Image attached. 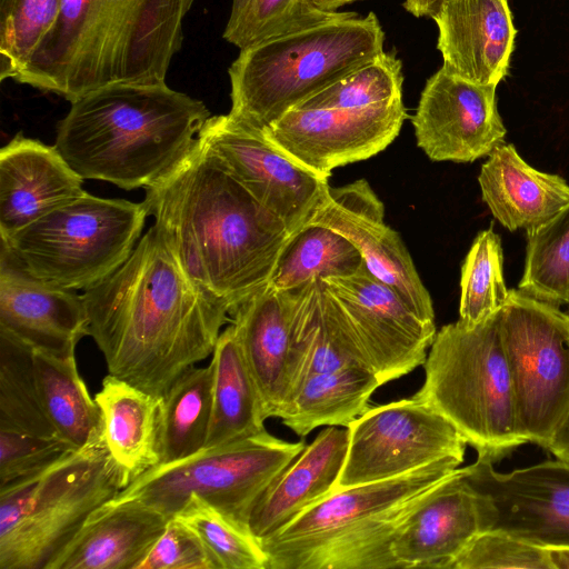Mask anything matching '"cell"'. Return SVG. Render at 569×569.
Returning <instances> with one entry per match:
<instances>
[{
  "label": "cell",
  "mask_w": 569,
  "mask_h": 569,
  "mask_svg": "<svg viewBox=\"0 0 569 569\" xmlns=\"http://www.w3.org/2000/svg\"><path fill=\"white\" fill-rule=\"evenodd\" d=\"M493 84L441 67L426 82L412 117L417 144L432 161L473 162L506 143Z\"/></svg>",
  "instance_id": "cell-17"
},
{
  "label": "cell",
  "mask_w": 569,
  "mask_h": 569,
  "mask_svg": "<svg viewBox=\"0 0 569 569\" xmlns=\"http://www.w3.org/2000/svg\"><path fill=\"white\" fill-rule=\"evenodd\" d=\"M499 312L475 328L459 321L443 326L427 355L425 383L417 392L479 458L493 462L527 442L518 428Z\"/></svg>",
  "instance_id": "cell-8"
},
{
  "label": "cell",
  "mask_w": 569,
  "mask_h": 569,
  "mask_svg": "<svg viewBox=\"0 0 569 569\" xmlns=\"http://www.w3.org/2000/svg\"><path fill=\"white\" fill-rule=\"evenodd\" d=\"M131 481L102 435L42 471L0 487V569H47L90 515Z\"/></svg>",
  "instance_id": "cell-7"
},
{
  "label": "cell",
  "mask_w": 569,
  "mask_h": 569,
  "mask_svg": "<svg viewBox=\"0 0 569 569\" xmlns=\"http://www.w3.org/2000/svg\"><path fill=\"white\" fill-rule=\"evenodd\" d=\"M527 246L518 289L560 307L569 303V203L547 223L526 231Z\"/></svg>",
  "instance_id": "cell-35"
},
{
  "label": "cell",
  "mask_w": 569,
  "mask_h": 569,
  "mask_svg": "<svg viewBox=\"0 0 569 569\" xmlns=\"http://www.w3.org/2000/svg\"><path fill=\"white\" fill-rule=\"evenodd\" d=\"M33 361L41 405L57 436L74 449L101 438V412L79 375L74 356L33 350Z\"/></svg>",
  "instance_id": "cell-31"
},
{
  "label": "cell",
  "mask_w": 569,
  "mask_h": 569,
  "mask_svg": "<svg viewBox=\"0 0 569 569\" xmlns=\"http://www.w3.org/2000/svg\"><path fill=\"white\" fill-rule=\"evenodd\" d=\"M137 569H216V566L196 531L174 516Z\"/></svg>",
  "instance_id": "cell-43"
},
{
  "label": "cell",
  "mask_w": 569,
  "mask_h": 569,
  "mask_svg": "<svg viewBox=\"0 0 569 569\" xmlns=\"http://www.w3.org/2000/svg\"><path fill=\"white\" fill-rule=\"evenodd\" d=\"M142 203L184 273L230 313L269 283L292 234L198 140Z\"/></svg>",
  "instance_id": "cell-2"
},
{
  "label": "cell",
  "mask_w": 569,
  "mask_h": 569,
  "mask_svg": "<svg viewBox=\"0 0 569 569\" xmlns=\"http://www.w3.org/2000/svg\"><path fill=\"white\" fill-rule=\"evenodd\" d=\"M569 305V303H568Z\"/></svg>",
  "instance_id": "cell-48"
},
{
  "label": "cell",
  "mask_w": 569,
  "mask_h": 569,
  "mask_svg": "<svg viewBox=\"0 0 569 569\" xmlns=\"http://www.w3.org/2000/svg\"><path fill=\"white\" fill-rule=\"evenodd\" d=\"M508 295L501 239L492 228L482 230L461 266L458 321L466 328L486 322L502 309Z\"/></svg>",
  "instance_id": "cell-36"
},
{
  "label": "cell",
  "mask_w": 569,
  "mask_h": 569,
  "mask_svg": "<svg viewBox=\"0 0 569 569\" xmlns=\"http://www.w3.org/2000/svg\"><path fill=\"white\" fill-rule=\"evenodd\" d=\"M362 263L361 253L346 237L326 226L307 223L291 234L269 284L292 290L316 279L353 274Z\"/></svg>",
  "instance_id": "cell-33"
},
{
  "label": "cell",
  "mask_w": 569,
  "mask_h": 569,
  "mask_svg": "<svg viewBox=\"0 0 569 569\" xmlns=\"http://www.w3.org/2000/svg\"><path fill=\"white\" fill-rule=\"evenodd\" d=\"M481 531H501L541 548H569V462L547 460L510 472L477 458L465 467Z\"/></svg>",
  "instance_id": "cell-14"
},
{
  "label": "cell",
  "mask_w": 569,
  "mask_h": 569,
  "mask_svg": "<svg viewBox=\"0 0 569 569\" xmlns=\"http://www.w3.org/2000/svg\"><path fill=\"white\" fill-rule=\"evenodd\" d=\"M0 429L58 437L39 396L33 350L0 330Z\"/></svg>",
  "instance_id": "cell-34"
},
{
  "label": "cell",
  "mask_w": 569,
  "mask_h": 569,
  "mask_svg": "<svg viewBox=\"0 0 569 569\" xmlns=\"http://www.w3.org/2000/svg\"><path fill=\"white\" fill-rule=\"evenodd\" d=\"M347 428L348 451L335 489L387 480L445 458L463 461L468 445L417 393L370 407Z\"/></svg>",
  "instance_id": "cell-12"
},
{
  "label": "cell",
  "mask_w": 569,
  "mask_h": 569,
  "mask_svg": "<svg viewBox=\"0 0 569 569\" xmlns=\"http://www.w3.org/2000/svg\"><path fill=\"white\" fill-rule=\"evenodd\" d=\"M449 72L480 84L506 77L517 30L508 0H445L433 18Z\"/></svg>",
  "instance_id": "cell-21"
},
{
  "label": "cell",
  "mask_w": 569,
  "mask_h": 569,
  "mask_svg": "<svg viewBox=\"0 0 569 569\" xmlns=\"http://www.w3.org/2000/svg\"><path fill=\"white\" fill-rule=\"evenodd\" d=\"M168 518L134 500H110L87 519L47 569H137Z\"/></svg>",
  "instance_id": "cell-25"
},
{
  "label": "cell",
  "mask_w": 569,
  "mask_h": 569,
  "mask_svg": "<svg viewBox=\"0 0 569 569\" xmlns=\"http://www.w3.org/2000/svg\"><path fill=\"white\" fill-rule=\"evenodd\" d=\"M199 147L234 177L290 233L308 223L330 186L292 160L262 132L228 114L210 116L198 133Z\"/></svg>",
  "instance_id": "cell-13"
},
{
  "label": "cell",
  "mask_w": 569,
  "mask_h": 569,
  "mask_svg": "<svg viewBox=\"0 0 569 569\" xmlns=\"http://www.w3.org/2000/svg\"><path fill=\"white\" fill-rule=\"evenodd\" d=\"M385 207L370 184L360 179L329 188L308 223L326 226L359 250L367 269L388 284L418 316L435 322L431 297L400 236L385 223Z\"/></svg>",
  "instance_id": "cell-18"
},
{
  "label": "cell",
  "mask_w": 569,
  "mask_h": 569,
  "mask_svg": "<svg viewBox=\"0 0 569 569\" xmlns=\"http://www.w3.org/2000/svg\"><path fill=\"white\" fill-rule=\"evenodd\" d=\"M293 290L269 283L240 302L231 325L259 391L266 418L277 417L291 391Z\"/></svg>",
  "instance_id": "cell-22"
},
{
  "label": "cell",
  "mask_w": 569,
  "mask_h": 569,
  "mask_svg": "<svg viewBox=\"0 0 569 569\" xmlns=\"http://www.w3.org/2000/svg\"><path fill=\"white\" fill-rule=\"evenodd\" d=\"M82 299L109 375L157 398L212 355L230 315L184 273L156 224Z\"/></svg>",
  "instance_id": "cell-1"
},
{
  "label": "cell",
  "mask_w": 569,
  "mask_h": 569,
  "mask_svg": "<svg viewBox=\"0 0 569 569\" xmlns=\"http://www.w3.org/2000/svg\"><path fill=\"white\" fill-rule=\"evenodd\" d=\"M309 1L315 8L319 9L321 11L335 12V11H338V9L343 6H347V4L357 2V1H362V0H309Z\"/></svg>",
  "instance_id": "cell-47"
},
{
  "label": "cell",
  "mask_w": 569,
  "mask_h": 569,
  "mask_svg": "<svg viewBox=\"0 0 569 569\" xmlns=\"http://www.w3.org/2000/svg\"><path fill=\"white\" fill-rule=\"evenodd\" d=\"M315 8L309 0H231L223 39L239 49L309 28L341 16Z\"/></svg>",
  "instance_id": "cell-37"
},
{
  "label": "cell",
  "mask_w": 569,
  "mask_h": 569,
  "mask_svg": "<svg viewBox=\"0 0 569 569\" xmlns=\"http://www.w3.org/2000/svg\"><path fill=\"white\" fill-rule=\"evenodd\" d=\"M104 443L132 480L160 463V401L133 385L107 375L94 396Z\"/></svg>",
  "instance_id": "cell-28"
},
{
  "label": "cell",
  "mask_w": 569,
  "mask_h": 569,
  "mask_svg": "<svg viewBox=\"0 0 569 569\" xmlns=\"http://www.w3.org/2000/svg\"><path fill=\"white\" fill-rule=\"evenodd\" d=\"M481 532L478 500L465 467L432 487L396 531L392 555L398 569L451 566Z\"/></svg>",
  "instance_id": "cell-20"
},
{
  "label": "cell",
  "mask_w": 569,
  "mask_h": 569,
  "mask_svg": "<svg viewBox=\"0 0 569 569\" xmlns=\"http://www.w3.org/2000/svg\"><path fill=\"white\" fill-rule=\"evenodd\" d=\"M212 410V369L186 370L161 397L160 463L188 458L206 447Z\"/></svg>",
  "instance_id": "cell-32"
},
{
  "label": "cell",
  "mask_w": 569,
  "mask_h": 569,
  "mask_svg": "<svg viewBox=\"0 0 569 569\" xmlns=\"http://www.w3.org/2000/svg\"><path fill=\"white\" fill-rule=\"evenodd\" d=\"M176 516L196 531L216 569H266L260 542L206 499L191 495Z\"/></svg>",
  "instance_id": "cell-38"
},
{
  "label": "cell",
  "mask_w": 569,
  "mask_h": 569,
  "mask_svg": "<svg viewBox=\"0 0 569 569\" xmlns=\"http://www.w3.org/2000/svg\"><path fill=\"white\" fill-rule=\"evenodd\" d=\"M62 0H0V80H14L56 24Z\"/></svg>",
  "instance_id": "cell-39"
},
{
  "label": "cell",
  "mask_w": 569,
  "mask_h": 569,
  "mask_svg": "<svg viewBox=\"0 0 569 569\" xmlns=\"http://www.w3.org/2000/svg\"><path fill=\"white\" fill-rule=\"evenodd\" d=\"M210 366L212 410L204 448L264 431L262 401L232 325L220 333Z\"/></svg>",
  "instance_id": "cell-30"
},
{
  "label": "cell",
  "mask_w": 569,
  "mask_h": 569,
  "mask_svg": "<svg viewBox=\"0 0 569 569\" xmlns=\"http://www.w3.org/2000/svg\"><path fill=\"white\" fill-rule=\"evenodd\" d=\"M557 459L569 462V410L547 448Z\"/></svg>",
  "instance_id": "cell-44"
},
{
  "label": "cell",
  "mask_w": 569,
  "mask_h": 569,
  "mask_svg": "<svg viewBox=\"0 0 569 569\" xmlns=\"http://www.w3.org/2000/svg\"><path fill=\"white\" fill-rule=\"evenodd\" d=\"M83 180L54 146L16 134L0 150V237L82 194Z\"/></svg>",
  "instance_id": "cell-23"
},
{
  "label": "cell",
  "mask_w": 569,
  "mask_h": 569,
  "mask_svg": "<svg viewBox=\"0 0 569 569\" xmlns=\"http://www.w3.org/2000/svg\"><path fill=\"white\" fill-rule=\"evenodd\" d=\"M209 117L167 83H112L71 102L54 147L83 179L147 189L184 161Z\"/></svg>",
  "instance_id": "cell-4"
},
{
  "label": "cell",
  "mask_w": 569,
  "mask_h": 569,
  "mask_svg": "<svg viewBox=\"0 0 569 569\" xmlns=\"http://www.w3.org/2000/svg\"><path fill=\"white\" fill-rule=\"evenodd\" d=\"M551 569L548 551L501 531H481L453 561L451 569Z\"/></svg>",
  "instance_id": "cell-41"
},
{
  "label": "cell",
  "mask_w": 569,
  "mask_h": 569,
  "mask_svg": "<svg viewBox=\"0 0 569 569\" xmlns=\"http://www.w3.org/2000/svg\"><path fill=\"white\" fill-rule=\"evenodd\" d=\"M196 0H62L16 82L72 102L112 83H166Z\"/></svg>",
  "instance_id": "cell-3"
},
{
  "label": "cell",
  "mask_w": 569,
  "mask_h": 569,
  "mask_svg": "<svg viewBox=\"0 0 569 569\" xmlns=\"http://www.w3.org/2000/svg\"><path fill=\"white\" fill-rule=\"evenodd\" d=\"M292 290V391L306 378L319 372L347 366L372 369L349 318L323 279Z\"/></svg>",
  "instance_id": "cell-26"
},
{
  "label": "cell",
  "mask_w": 569,
  "mask_h": 569,
  "mask_svg": "<svg viewBox=\"0 0 569 569\" xmlns=\"http://www.w3.org/2000/svg\"><path fill=\"white\" fill-rule=\"evenodd\" d=\"M406 118L402 99L366 108H292L262 132L292 160L329 178L333 169L386 149Z\"/></svg>",
  "instance_id": "cell-15"
},
{
  "label": "cell",
  "mask_w": 569,
  "mask_h": 569,
  "mask_svg": "<svg viewBox=\"0 0 569 569\" xmlns=\"http://www.w3.org/2000/svg\"><path fill=\"white\" fill-rule=\"evenodd\" d=\"M548 559L551 569H569V548H548Z\"/></svg>",
  "instance_id": "cell-46"
},
{
  "label": "cell",
  "mask_w": 569,
  "mask_h": 569,
  "mask_svg": "<svg viewBox=\"0 0 569 569\" xmlns=\"http://www.w3.org/2000/svg\"><path fill=\"white\" fill-rule=\"evenodd\" d=\"M73 450L59 437L0 429V487L42 471Z\"/></svg>",
  "instance_id": "cell-42"
},
{
  "label": "cell",
  "mask_w": 569,
  "mask_h": 569,
  "mask_svg": "<svg viewBox=\"0 0 569 569\" xmlns=\"http://www.w3.org/2000/svg\"><path fill=\"white\" fill-rule=\"evenodd\" d=\"M402 63L395 51L370 62L315 93L295 108H366L402 99Z\"/></svg>",
  "instance_id": "cell-40"
},
{
  "label": "cell",
  "mask_w": 569,
  "mask_h": 569,
  "mask_svg": "<svg viewBox=\"0 0 569 569\" xmlns=\"http://www.w3.org/2000/svg\"><path fill=\"white\" fill-rule=\"evenodd\" d=\"M478 182L483 202L509 231L536 229L569 203V183L530 166L511 143L488 156Z\"/></svg>",
  "instance_id": "cell-27"
},
{
  "label": "cell",
  "mask_w": 569,
  "mask_h": 569,
  "mask_svg": "<svg viewBox=\"0 0 569 569\" xmlns=\"http://www.w3.org/2000/svg\"><path fill=\"white\" fill-rule=\"evenodd\" d=\"M0 330L34 351L74 356L88 336L82 295L39 280L0 246Z\"/></svg>",
  "instance_id": "cell-19"
},
{
  "label": "cell",
  "mask_w": 569,
  "mask_h": 569,
  "mask_svg": "<svg viewBox=\"0 0 569 569\" xmlns=\"http://www.w3.org/2000/svg\"><path fill=\"white\" fill-rule=\"evenodd\" d=\"M373 12L341 16L240 49L228 69L230 114L264 129L315 93L383 52Z\"/></svg>",
  "instance_id": "cell-6"
},
{
  "label": "cell",
  "mask_w": 569,
  "mask_h": 569,
  "mask_svg": "<svg viewBox=\"0 0 569 569\" xmlns=\"http://www.w3.org/2000/svg\"><path fill=\"white\" fill-rule=\"evenodd\" d=\"M461 463L445 458L387 480L333 489L259 541L266 569H398L396 531Z\"/></svg>",
  "instance_id": "cell-5"
},
{
  "label": "cell",
  "mask_w": 569,
  "mask_h": 569,
  "mask_svg": "<svg viewBox=\"0 0 569 569\" xmlns=\"http://www.w3.org/2000/svg\"><path fill=\"white\" fill-rule=\"evenodd\" d=\"M305 447L303 440L286 441L264 430L159 463L134 478L112 500H134L170 519L191 495H197L249 531L253 505Z\"/></svg>",
  "instance_id": "cell-10"
},
{
  "label": "cell",
  "mask_w": 569,
  "mask_h": 569,
  "mask_svg": "<svg viewBox=\"0 0 569 569\" xmlns=\"http://www.w3.org/2000/svg\"><path fill=\"white\" fill-rule=\"evenodd\" d=\"M382 385L362 366L319 372L295 388L278 418L301 438L321 426L348 427L370 408L372 393Z\"/></svg>",
  "instance_id": "cell-29"
},
{
  "label": "cell",
  "mask_w": 569,
  "mask_h": 569,
  "mask_svg": "<svg viewBox=\"0 0 569 569\" xmlns=\"http://www.w3.org/2000/svg\"><path fill=\"white\" fill-rule=\"evenodd\" d=\"M142 202L82 194L9 236L1 246L30 274L67 290H88L117 270L140 240Z\"/></svg>",
  "instance_id": "cell-9"
},
{
  "label": "cell",
  "mask_w": 569,
  "mask_h": 569,
  "mask_svg": "<svg viewBox=\"0 0 569 569\" xmlns=\"http://www.w3.org/2000/svg\"><path fill=\"white\" fill-rule=\"evenodd\" d=\"M348 443L347 427L321 430L256 501L248 517L249 532L260 541L328 496L343 467Z\"/></svg>",
  "instance_id": "cell-24"
},
{
  "label": "cell",
  "mask_w": 569,
  "mask_h": 569,
  "mask_svg": "<svg viewBox=\"0 0 569 569\" xmlns=\"http://www.w3.org/2000/svg\"><path fill=\"white\" fill-rule=\"evenodd\" d=\"M445 0H405L403 8L417 18L428 17L433 19L440 11Z\"/></svg>",
  "instance_id": "cell-45"
},
{
  "label": "cell",
  "mask_w": 569,
  "mask_h": 569,
  "mask_svg": "<svg viewBox=\"0 0 569 569\" xmlns=\"http://www.w3.org/2000/svg\"><path fill=\"white\" fill-rule=\"evenodd\" d=\"M323 281L345 310L383 385L425 363L437 335L436 323L418 316L365 263L353 274Z\"/></svg>",
  "instance_id": "cell-16"
},
{
  "label": "cell",
  "mask_w": 569,
  "mask_h": 569,
  "mask_svg": "<svg viewBox=\"0 0 569 569\" xmlns=\"http://www.w3.org/2000/svg\"><path fill=\"white\" fill-rule=\"evenodd\" d=\"M519 432L548 448L569 410V315L509 290L499 312Z\"/></svg>",
  "instance_id": "cell-11"
}]
</instances>
